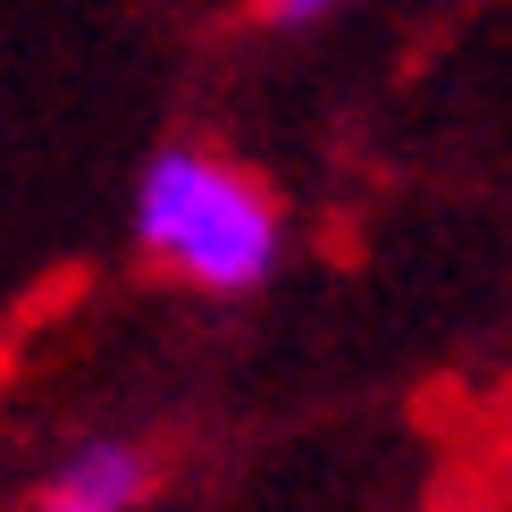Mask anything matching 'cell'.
<instances>
[{
  "instance_id": "6da1fadb",
  "label": "cell",
  "mask_w": 512,
  "mask_h": 512,
  "mask_svg": "<svg viewBox=\"0 0 512 512\" xmlns=\"http://www.w3.org/2000/svg\"><path fill=\"white\" fill-rule=\"evenodd\" d=\"M135 244L202 294H252L286 261V219L236 160L168 143L135 177Z\"/></svg>"
},
{
  "instance_id": "7a4b0ae2",
  "label": "cell",
  "mask_w": 512,
  "mask_h": 512,
  "mask_svg": "<svg viewBox=\"0 0 512 512\" xmlns=\"http://www.w3.org/2000/svg\"><path fill=\"white\" fill-rule=\"evenodd\" d=\"M143 504H152V462L126 437H84L34 496V512H143Z\"/></svg>"
},
{
  "instance_id": "3957f363",
  "label": "cell",
  "mask_w": 512,
  "mask_h": 512,
  "mask_svg": "<svg viewBox=\"0 0 512 512\" xmlns=\"http://www.w3.org/2000/svg\"><path fill=\"white\" fill-rule=\"evenodd\" d=\"M336 9H353V0H261V26L294 34V26H319V17H336Z\"/></svg>"
}]
</instances>
